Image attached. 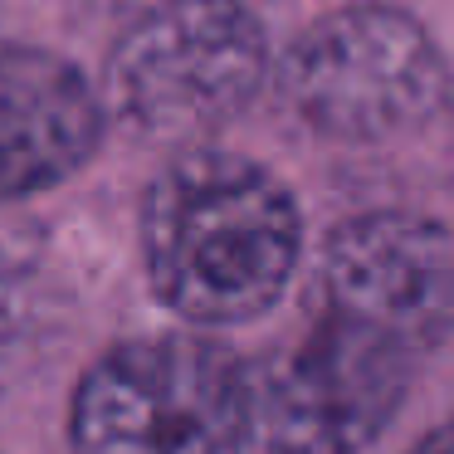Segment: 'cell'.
Masks as SVG:
<instances>
[{
  "instance_id": "cell-1",
  "label": "cell",
  "mask_w": 454,
  "mask_h": 454,
  "mask_svg": "<svg viewBox=\"0 0 454 454\" xmlns=\"http://www.w3.org/2000/svg\"><path fill=\"white\" fill-rule=\"evenodd\" d=\"M303 225L284 181L230 152H191L142 200V259L157 298L196 327L249 323L298 269Z\"/></svg>"
},
{
  "instance_id": "cell-2",
  "label": "cell",
  "mask_w": 454,
  "mask_h": 454,
  "mask_svg": "<svg viewBox=\"0 0 454 454\" xmlns=\"http://www.w3.org/2000/svg\"><path fill=\"white\" fill-rule=\"evenodd\" d=\"M249 372L206 337L113 347L74 395V454H239Z\"/></svg>"
},
{
  "instance_id": "cell-3",
  "label": "cell",
  "mask_w": 454,
  "mask_h": 454,
  "mask_svg": "<svg viewBox=\"0 0 454 454\" xmlns=\"http://www.w3.org/2000/svg\"><path fill=\"white\" fill-rule=\"evenodd\" d=\"M278 83L284 98L333 137H391L440 108L450 74L411 15L352 5L298 35Z\"/></svg>"
},
{
  "instance_id": "cell-4",
  "label": "cell",
  "mask_w": 454,
  "mask_h": 454,
  "mask_svg": "<svg viewBox=\"0 0 454 454\" xmlns=\"http://www.w3.org/2000/svg\"><path fill=\"white\" fill-rule=\"evenodd\" d=\"M415 356L376 333L317 313L313 333L249 376L239 454H362L405 401Z\"/></svg>"
},
{
  "instance_id": "cell-5",
  "label": "cell",
  "mask_w": 454,
  "mask_h": 454,
  "mask_svg": "<svg viewBox=\"0 0 454 454\" xmlns=\"http://www.w3.org/2000/svg\"><path fill=\"white\" fill-rule=\"evenodd\" d=\"M269 50L259 20L235 0H167L118 40L108 93L132 122L196 132L259 93Z\"/></svg>"
},
{
  "instance_id": "cell-6",
  "label": "cell",
  "mask_w": 454,
  "mask_h": 454,
  "mask_svg": "<svg viewBox=\"0 0 454 454\" xmlns=\"http://www.w3.org/2000/svg\"><path fill=\"white\" fill-rule=\"evenodd\" d=\"M323 313L405 356L430 352L454 327V230L411 210L347 220L323 249Z\"/></svg>"
},
{
  "instance_id": "cell-7",
  "label": "cell",
  "mask_w": 454,
  "mask_h": 454,
  "mask_svg": "<svg viewBox=\"0 0 454 454\" xmlns=\"http://www.w3.org/2000/svg\"><path fill=\"white\" fill-rule=\"evenodd\" d=\"M103 103L74 64L44 50H0V200L35 196L93 157Z\"/></svg>"
},
{
  "instance_id": "cell-8",
  "label": "cell",
  "mask_w": 454,
  "mask_h": 454,
  "mask_svg": "<svg viewBox=\"0 0 454 454\" xmlns=\"http://www.w3.org/2000/svg\"><path fill=\"white\" fill-rule=\"evenodd\" d=\"M411 454H454V420H450V425H440L434 434H425V440L415 444Z\"/></svg>"
}]
</instances>
